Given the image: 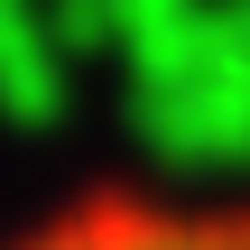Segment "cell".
I'll use <instances>...</instances> for the list:
<instances>
[{
  "label": "cell",
  "mask_w": 250,
  "mask_h": 250,
  "mask_svg": "<svg viewBox=\"0 0 250 250\" xmlns=\"http://www.w3.org/2000/svg\"><path fill=\"white\" fill-rule=\"evenodd\" d=\"M0 250H250V195H83Z\"/></svg>",
  "instance_id": "cell-1"
}]
</instances>
